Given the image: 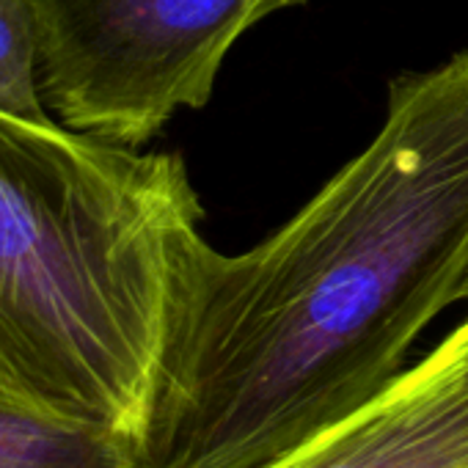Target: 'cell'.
Instances as JSON below:
<instances>
[{
  "label": "cell",
  "instance_id": "3957f363",
  "mask_svg": "<svg viewBox=\"0 0 468 468\" xmlns=\"http://www.w3.org/2000/svg\"><path fill=\"white\" fill-rule=\"evenodd\" d=\"M306 0H31L39 86L58 124L141 146L209 102L231 45Z\"/></svg>",
  "mask_w": 468,
  "mask_h": 468
},
{
  "label": "cell",
  "instance_id": "7a4b0ae2",
  "mask_svg": "<svg viewBox=\"0 0 468 468\" xmlns=\"http://www.w3.org/2000/svg\"><path fill=\"white\" fill-rule=\"evenodd\" d=\"M201 218L179 154L0 113V397L141 443Z\"/></svg>",
  "mask_w": 468,
  "mask_h": 468
},
{
  "label": "cell",
  "instance_id": "277c9868",
  "mask_svg": "<svg viewBox=\"0 0 468 468\" xmlns=\"http://www.w3.org/2000/svg\"><path fill=\"white\" fill-rule=\"evenodd\" d=\"M262 468H468V317L367 402Z\"/></svg>",
  "mask_w": 468,
  "mask_h": 468
},
{
  "label": "cell",
  "instance_id": "6da1fadb",
  "mask_svg": "<svg viewBox=\"0 0 468 468\" xmlns=\"http://www.w3.org/2000/svg\"><path fill=\"white\" fill-rule=\"evenodd\" d=\"M468 298V50L391 83L386 122L246 254L198 246L144 468H262L405 367Z\"/></svg>",
  "mask_w": 468,
  "mask_h": 468
},
{
  "label": "cell",
  "instance_id": "8992f818",
  "mask_svg": "<svg viewBox=\"0 0 468 468\" xmlns=\"http://www.w3.org/2000/svg\"><path fill=\"white\" fill-rule=\"evenodd\" d=\"M0 113L50 122L39 86V45L31 0H0Z\"/></svg>",
  "mask_w": 468,
  "mask_h": 468
},
{
  "label": "cell",
  "instance_id": "5b68a950",
  "mask_svg": "<svg viewBox=\"0 0 468 468\" xmlns=\"http://www.w3.org/2000/svg\"><path fill=\"white\" fill-rule=\"evenodd\" d=\"M0 468H144L138 441L0 397Z\"/></svg>",
  "mask_w": 468,
  "mask_h": 468
},
{
  "label": "cell",
  "instance_id": "52a82bcc",
  "mask_svg": "<svg viewBox=\"0 0 468 468\" xmlns=\"http://www.w3.org/2000/svg\"><path fill=\"white\" fill-rule=\"evenodd\" d=\"M465 301H468V298H465Z\"/></svg>",
  "mask_w": 468,
  "mask_h": 468
}]
</instances>
